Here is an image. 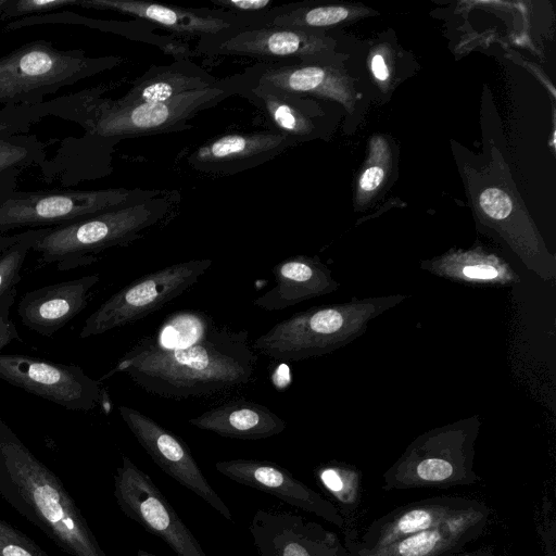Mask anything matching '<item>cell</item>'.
Instances as JSON below:
<instances>
[{
    "instance_id": "83f0119b",
    "label": "cell",
    "mask_w": 556,
    "mask_h": 556,
    "mask_svg": "<svg viewBox=\"0 0 556 556\" xmlns=\"http://www.w3.org/2000/svg\"><path fill=\"white\" fill-rule=\"evenodd\" d=\"M0 556H50L35 541L0 519Z\"/></svg>"
},
{
    "instance_id": "5b68a950",
    "label": "cell",
    "mask_w": 556,
    "mask_h": 556,
    "mask_svg": "<svg viewBox=\"0 0 556 556\" xmlns=\"http://www.w3.org/2000/svg\"><path fill=\"white\" fill-rule=\"evenodd\" d=\"M155 189L15 190L0 201V235L26 228H53L116 207L160 197Z\"/></svg>"
},
{
    "instance_id": "277c9868",
    "label": "cell",
    "mask_w": 556,
    "mask_h": 556,
    "mask_svg": "<svg viewBox=\"0 0 556 556\" xmlns=\"http://www.w3.org/2000/svg\"><path fill=\"white\" fill-rule=\"evenodd\" d=\"M121 56L91 58L84 50H60L47 40H34L0 56V104L35 105L48 94L111 70Z\"/></svg>"
},
{
    "instance_id": "9c48e42d",
    "label": "cell",
    "mask_w": 556,
    "mask_h": 556,
    "mask_svg": "<svg viewBox=\"0 0 556 556\" xmlns=\"http://www.w3.org/2000/svg\"><path fill=\"white\" fill-rule=\"evenodd\" d=\"M326 49V39L314 29L265 25L202 37L194 52L249 56L264 63H305L315 62Z\"/></svg>"
},
{
    "instance_id": "1f68e13d",
    "label": "cell",
    "mask_w": 556,
    "mask_h": 556,
    "mask_svg": "<svg viewBox=\"0 0 556 556\" xmlns=\"http://www.w3.org/2000/svg\"><path fill=\"white\" fill-rule=\"evenodd\" d=\"M462 275L472 280H494L498 277L500 270L490 263H470L462 268Z\"/></svg>"
},
{
    "instance_id": "8fae6325",
    "label": "cell",
    "mask_w": 556,
    "mask_h": 556,
    "mask_svg": "<svg viewBox=\"0 0 556 556\" xmlns=\"http://www.w3.org/2000/svg\"><path fill=\"white\" fill-rule=\"evenodd\" d=\"M118 413L141 447L165 473L200 496L225 519L233 520L230 509L178 435L136 408L121 405Z\"/></svg>"
},
{
    "instance_id": "836d02e7",
    "label": "cell",
    "mask_w": 556,
    "mask_h": 556,
    "mask_svg": "<svg viewBox=\"0 0 556 556\" xmlns=\"http://www.w3.org/2000/svg\"><path fill=\"white\" fill-rule=\"evenodd\" d=\"M371 71L378 80H386L389 77V71L384 59L380 54H376L371 60Z\"/></svg>"
},
{
    "instance_id": "44dd1931",
    "label": "cell",
    "mask_w": 556,
    "mask_h": 556,
    "mask_svg": "<svg viewBox=\"0 0 556 556\" xmlns=\"http://www.w3.org/2000/svg\"><path fill=\"white\" fill-rule=\"evenodd\" d=\"M275 286L252 303L265 311H281L331 290L329 274L317 260L290 256L273 269Z\"/></svg>"
},
{
    "instance_id": "d4e9b609",
    "label": "cell",
    "mask_w": 556,
    "mask_h": 556,
    "mask_svg": "<svg viewBox=\"0 0 556 556\" xmlns=\"http://www.w3.org/2000/svg\"><path fill=\"white\" fill-rule=\"evenodd\" d=\"M316 481L333 500L334 506L345 521L352 520L358 510L362 497L361 473L357 469L328 463L315 469Z\"/></svg>"
},
{
    "instance_id": "d6a6232c",
    "label": "cell",
    "mask_w": 556,
    "mask_h": 556,
    "mask_svg": "<svg viewBox=\"0 0 556 556\" xmlns=\"http://www.w3.org/2000/svg\"><path fill=\"white\" fill-rule=\"evenodd\" d=\"M384 172L378 166H371L365 169L359 178V187L364 191H374L381 184Z\"/></svg>"
},
{
    "instance_id": "f1b7e54d",
    "label": "cell",
    "mask_w": 556,
    "mask_h": 556,
    "mask_svg": "<svg viewBox=\"0 0 556 556\" xmlns=\"http://www.w3.org/2000/svg\"><path fill=\"white\" fill-rule=\"evenodd\" d=\"M536 531L541 538L545 556H556V518L553 502L544 496L536 521Z\"/></svg>"
},
{
    "instance_id": "6da1fadb",
    "label": "cell",
    "mask_w": 556,
    "mask_h": 556,
    "mask_svg": "<svg viewBox=\"0 0 556 556\" xmlns=\"http://www.w3.org/2000/svg\"><path fill=\"white\" fill-rule=\"evenodd\" d=\"M256 365L248 331L215 325L204 338L181 349L154 348L139 340L99 381L122 372L150 394L184 400L247 384Z\"/></svg>"
},
{
    "instance_id": "9a60e30c",
    "label": "cell",
    "mask_w": 556,
    "mask_h": 556,
    "mask_svg": "<svg viewBox=\"0 0 556 556\" xmlns=\"http://www.w3.org/2000/svg\"><path fill=\"white\" fill-rule=\"evenodd\" d=\"M215 468L232 481L271 494L293 507L323 518L342 531L345 529V521L332 502L276 463L238 458L217 462Z\"/></svg>"
},
{
    "instance_id": "30bf717a",
    "label": "cell",
    "mask_w": 556,
    "mask_h": 556,
    "mask_svg": "<svg viewBox=\"0 0 556 556\" xmlns=\"http://www.w3.org/2000/svg\"><path fill=\"white\" fill-rule=\"evenodd\" d=\"M490 507L478 502L438 528L396 541L386 547L364 549L348 530L344 533L345 556H494V546L480 544L490 522Z\"/></svg>"
},
{
    "instance_id": "8992f818",
    "label": "cell",
    "mask_w": 556,
    "mask_h": 556,
    "mask_svg": "<svg viewBox=\"0 0 556 556\" xmlns=\"http://www.w3.org/2000/svg\"><path fill=\"white\" fill-rule=\"evenodd\" d=\"M211 265L210 258L189 260L136 279L88 316L79 338L103 334L161 309L194 286Z\"/></svg>"
},
{
    "instance_id": "484cf974",
    "label": "cell",
    "mask_w": 556,
    "mask_h": 556,
    "mask_svg": "<svg viewBox=\"0 0 556 556\" xmlns=\"http://www.w3.org/2000/svg\"><path fill=\"white\" fill-rule=\"evenodd\" d=\"M46 229L25 230L22 239L0 253V314L13 305L24 263L34 243Z\"/></svg>"
},
{
    "instance_id": "2e32d148",
    "label": "cell",
    "mask_w": 556,
    "mask_h": 556,
    "mask_svg": "<svg viewBox=\"0 0 556 556\" xmlns=\"http://www.w3.org/2000/svg\"><path fill=\"white\" fill-rule=\"evenodd\" d=\"M294 144L270 129L231 132L199 146L187 156V163L203 174L235 175L267 163Z\"/></svg>"
},
{
    "instance_id": "4fadbf2b",
    "label": "cell",
    "mask_w": 556,
    "mask_h": 556,
    "mask_svg": "<svg viewBox=\"0 0 556 556\" xmlns=\"http://www.w3.org/2000/svg\"><path fill=\"white\" fill-rule=\"evenodd\" d=\"M248 529L258 556H345L334 532L295 513L257 509Z\"/></svg>"
},
{
    "instance_id": "e575fe53",
    "label": "cell",
    "mask_w": 556,
    "mask_h": 556,
    "mask_svg": "<svg viewBox=\"0 0 556 556\" xmlns=\"http://www.w3.org/2000/svg\"><path fill=\"white\" fill-rule=\"evenodd\" d=\"M25 231L17 233L0 235V253L17 242L24 236Z\"/></svg>"
},
{
    "instance_id": "ba28073f",
    "label": "cell",
    "mask_w": 556,
    "mask_h": 556,
    "mask_svg": "<svg viewBox=\"0 0 556 556\" xmlns=\"http://www.w3.org/2000/svg\"><path fill=\"white\" fill-rule=\"evenodd\" d=\"M0 379L70 410L89 412L101 400V382L77 365L20 353H0Z\"/></svg>"
},
{
    "instance_id": "52a82bcc",
    "label": "cell",
    "mask_w": 556,
    "mask_h": 556,
    "mask_svg": "<svg viewBox=\"0 0 556 556\" xmlns=\"http://www.w3.org/2000/svg\"><path fill=\"white\" fill-rule=\"evenodd\" d=\"M114 497L126 517L159 536L178 556H207L152 478L126 455L114 476Z\"/></svg>"
},
{
    "instance_id": "ffe728a7",
    "label": "cell",
    "mask_w": 556,
    "mask_h": 556,
    "mask_svg": "<svg viewBox=\"0 0 556 556\" xmlns=\"http://www.w3.org/2000/svg\"><path fill=\"white\" fill-rule=\"evenodd\" d=\"M188 424L217 435L240 440H261L283 432L287 424L266 405L233 400L204 410Z\"/></svg>"
},
{
    "instance_id": "4dcf8cb0",
    "label": "cell",
    "mask_w": 556,
    "mask_h": 556,
    "mask_svg": "<svg viewBox=\"0 0 556 556\" xmlns=\"http://www.w3.org/2000/svg\"><path fill=\"white\" fill-rule=\"evenodd\" d=\"M218 9L243 15H260L275 8L270 0H211Z\"/></svg>"
},
{
    "instance_id": "ac0fdd59",
    "label": "cell",
    "mask_w": 556,
    "mask_h": 556,
    "mask_svg": "<svg viewBox=\"0 0 556 556\" xmlns=\"http://www.w3.org/2000/svg\"><path fill=\"white\" fill-rule=\"evenodd\" d=\"M99 281L93 274L26 292L16 309L21 323L40 336H53L87 307Z\"/></svg>"
},
{
    "instance_id": "603a6c76",
    "label": "cell",
    "mask_w": 556,
    "mask_h": 556,
    "mask_svg": "<svg viewBox=\"0 0 556 556\" xmlns=\"http://www.w3.org/2000/svg\"><path fill=\"white\" fill-rule=\"evenodd\" d=\"M46 160V144L35 135L0 136V201L16 190L24 169L41 167Z\"/></svg>"
},
{
    "instance_id": "f546056e",
    "label": "cell",
    "mask_w": 556,
    "mask_h": 556,
    "mask_svg": "<svg viewBox=\"0 0 556 556\" xmlns=\"http://www.w3.org/2000/svg\"><path fill=\"white\" fill-rule=\"evenodd\" d=\"M479 204L488 216L497 220L506 218L513 210L511 199L498 188L483 190L479 197Z\"/></svg>"
},
{
    "instance_id": "d590c367",
    "label": "cell",
    "mask_w": 556,
    "mask_h": 556,
    "mask_svg": "<svg viewBox=\"0 0 556 556\" xmlns=\"http://www.w3.org/2000/svg\"><path fill=\"white\" fill-rule=\"evenodd\" d=\"M136 556H157V555L149 553V552H147L144 549H138Z\"/></svg>"
},
{
    "instance_id": "d6986e66",
    "label": "cell",
    "mask_w": 556,
    "mask_h": 556,
    "mask_svg": "<svg viewBox=\"0 0 556 556\" xmlns=\"http://www.w3.org/2000/svg\"><path fill=\"white\" fill-rule=\"evenodd\" d=\"M236 94L250 101L265 117L268 129L279 132L295 144L317 134L318 106L305 96L277 89L243 85L232 76Z\"/></svg>"
},
{
    "instance_id": "7a4b0ae2",
    "label": "cell",
    "mask_w": 556,
    "mask_h": 556,
    "mask_svg": "<svg viewBox=\"0 0 556 556\" xmlns=\"http://www.w3.org/2000/svg\"><path fill=\"white\" fill-rule=\"evenodd\" d=\"M0 496L70 556H108L59 477L1 418Z\"/></svg>"
},
{
    "instance_id": "7c38bea8",
    "label": "cell",
    "mask_w": 556,
    "mask_h": 556,
    "mask_svg": "<svg viewBox=\"0 0 556 556\" xmlns=\"http://www.w3.org/2000/svg\"><path fill=\"white\" fill-rule=\"evenodd\" d=\"M77 7L121 12L177 35L199 38L238 28L269 25L276 14V7L266 14L243 15L220 9L182 8L141 0H79Z\"/></svg>"
},
{
    "instance_id": "4316f807",
    "label": "cell",
    "mask_w": 556,
    "mask_h": 556,
    "mask_svg": "<svg viewBox=\"0 0 556 556\" xmlns=\"http://www.w3.org/2000/svg\"><path fill=\"white\" fill-rule=\"evenodd\" d=\"M79 0H0V18L22 20L58 9L77 7Z\"/></svg>"
},
{
    "instance_id": "5bb4252c",
    "label": "cell",
    "mask_w": 556,
    "mask_h": 556,
    "mask_svg": "<svg viewBox=\"0 0 556 556\" xmlns=\"http://www.w3.org/2000/svg\"><path fill=\"white\" fill-rule=\"evenodd\" d=\"M382 490L448 489L476 484L470 454L462 445L413 447L382 476Z\"/></svg>"
},
{
    "instance_id": "3957f363",
    "label": "cell",
    "mask_w": 556,
    "mask_h": 556,
    "mask_svg": "<svg viewBox=\"0 0 556 556\" xmlns=\"http://www.w3.org/2000/svg\"><path fill=\"white\" fill-rule=\"evenodd\" d=\"M174 200L164 192L73 224L47 228L31 251L38 254L41 264H53L58 270L89 266L105 250L126 247L142 238L169 215Z\"/></svg>"
},
{
    "instance_id": "e0dca14e",
    "label": "cell",
    "mask_w": 556,
    "mask_h": 556,
    "mask_svg": "<svg viewBox=\"0 0 556 556\" xmlns=\"http://www.w3.org/2000/svg\"><path fill=\"white\" fill-rule=\"evenodd\" d=\"M479 501L460 496H434L396 507L375 519L358 535L353 528H345L354 543L364 549L386 547L396 541L440 527L469 510Z\"/></svg>"
},
{
    "instance_id": "cb8c5ba5",
    "label": "cell",
    "mask_w": 556,
    "mask_h": 556,
    "mask_svg": "<svg viewBox=\"0 0 556 556\" xmlns=\"http://www.w3.org/2000/svg\"><path fill=\"white\" fill-rule=\"evenodd\" d=\"M215 325L204 312L184 309L167 316L151 336L140 341L160 349H181L204 338Z\"/></svg>"
},
{
    "instance_id": "7402d4cb",
    "label": "cell",
    "mask_w": 556,
    "mask_h": 556,
    "mask_svg": "<svg viewBox=\"0 0 556 556\" xmlns=\"http://www.w3.org/2000/svg\"><path fill=\"white\" fill-rule=\"evenodd\" d=\"M219 80L190 59H180L167 65H152L117 100L124 104L165 102L189 91L212 87Z\"/></svg>"
}]
</instances>
